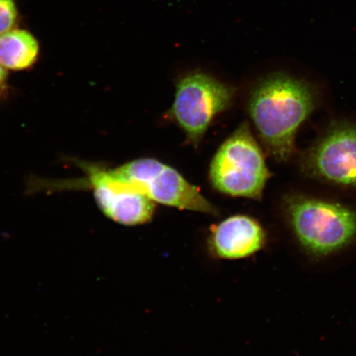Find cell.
I'll return each mask as SVG.
<instances>
[{"label":"cell","instance_id":"1","mask_svg":"<svg viewBox=\"0 0 356 356\" xmlns=\"http://www.w3.org/2000/svg\"><path fill=\"white\" fill-rule=\"evenodd\" d=\"M317 95L309 83L275 73L258 83L249 113L266 148L279 162L295 153L298 130L315 109Z\"/></svg>","mask_w":356,"mask_h":356},{"label":"cell","instance_id":"2","mask_svg":"<svg viewBox=\"0 0 356 356\" xmlns=\"http://www.w3.org/2000/svg\"><path fill=\"white\" fill-rule=\"evenodd\" d=\"M289 224L309 255L324 257L356 241V211L344 204L305 195L284 202Z\"/></svg>","mask_w":356,"mask_h":356},{"label":"cell","instance_id":"3","mask_svg":"<svg viewBox=\"0 0 356 356\" xmlns=\"http://www.w3.org/2000/svg\"><path fill=\"white\" fill-rule=\"evenodd\" d=\"M270 177L260 146L249 124L244 122L213 156L210 168L211 184L231 197L259 200Z\"/></svg>","mask_w":356,"mask_h":356},{"label":"cell","instance_id":"4","mask_svg":"<svg viewBox=\"0 0 356 356\" xmlns=\"http://www.w3.org/2000/svg\"><path fill=\"white\" fill-rule=\"evenodd\" d=\"M113 175L131 185L154 203L217 216L219 211L179 172L154 159L133 160L115 168Z\"/></svg>","mask_w":356,"mask_h":356},{"label":"cell","instance_id":"5","mask_svg":"<svg viewBox=\"0 0 356 356\" xmlns=\"http://www.w3.org/2000/svg\"><path fill=\"white\" fill-rule=\"evenodd\" d=\"M234 88L207 74L186 75L177 83L172 115L195 145L202 140L213 119L229 108Z\"/></svg>","mask_w":356,"mask_h":356},{"label":"cell","instance_id":"6","mask_svg":"<svg viewBox=\"0 0 356 356\" xmlns=\"http://www.w3.org/2000/svg\"><path fill=\"white\" fill-rule=\"evenodd\" d=\"M84 177L79 188L92 191L97 206L104 215L120 225L134 226L152 220L155 203L140 191L113 175L111 168L99 163L79 162Z\"/></svg>","mask_w":356,"mask_h":356},{"label":"cell","instance_id":"7","mask_svg":"<svg viewBox=\"0 0 356 356\" xmlns=\"http://www.w3.org/2000/svg\"><path fill=\"white\" fill-rule=\"evenodd\" d=\"M301 166L315 179L356 189V124H334L305 154Z\"/></svg>","mask_w":356,"mask_h":356},{"label":"cell","instance_id":"8","mask_svg":"<svg viewBox=\"0 0 356 356\" xmlns=\"http://www.w3.org/2000/svg\"><path fill=\"white\" fill-rule=\"evenodd\" d=\"M266 241V232L259 222L250 216L237 215L213 227L208 248L219 259L239 260L256 254Z\"/></svg>","mask_w":356,"mask_h":356},{"label":"cell","instance_id":"9","mask_svg":"<svg viewBox=\"0 0 356 356\" xmlns=\"http://www.w3.org/2000/svg\"><path fill=\"white\" fill-rule=\"evenodd\" d=\"M40 56L37 38L24 29L15 28L0 35V65L7 70L32 68Z\"/></svg>","mask_w":356,"mask_h":356},{"label":"cell","instance_id":"10","mask_svg":"<svg viewBox=\"0 0 356 356\" xmlns=\"http://www.w3.org/2000/svg\"><path fill=\"white\" fill-rule=\"evenodd\" d=\"M19 20L16 0H0V35L17 28Z\"/></svg>","mask_w":356,"mask_h":356},{"label":"cell","instance_id":"11","mask_svg":"<svg viewBox=\"0 0 356 356\" xmlns=\"http://www.w3.org/2000/svg\"><path fill=\"white\" fill-rule=\"evenodd\" d=\"M7 77L8 71L0 65V86H2V84L6 81Z\"/></svg>","mask_w":356,"mask_h":356}]
</instances>
